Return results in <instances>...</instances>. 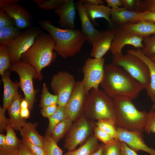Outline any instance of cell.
<instances>
[{
  "mask_svg": "<svg viewBox=\"0 0 155 155\" xmlns=\"http://www.w3.org/2000/svg\"><path fill=\"white\" fill-rule=\"evenodd\" d=\"M100 85L113 98L123 97L133 100L144 89L125 70L112 63L104 65L103 77Z\"/></svg>",
  "mask_w": 155,
  "mask_h": 155,
  "instance_id": "obj_1",
  "label": "cell"
},
{
  "mask_svg": "<svg viewBox=\"0 0 155 155\" xmlns=\"http://www.w3.org/2000/svg\"><path fill=\"white\" fill-rule=\"evenodd\" d=\"M39 25L53 37L55 42L54 50L63 58L73 57L86 41L79 30L58 28L47 20L40 21Z\"/></svg>",
  "mask_w": 155,
  "mask_h": 155,
  "instance_id": "obj_2",
  "label": "cell"
},
{
  "mask_svg": "<svg viewBox=\"0 0 155 155\" xmlns=\"http://www.w3.org/2000/svg\"><path fill=\"white\" fill-rule=\"evenodd\" d=\"M55 44L51 35L43 32L36 36L32 45L21 55L22 61L35 68L40 81L43 78L42 69L50 65L56 58V53L54 52Z\"/></svg>",
  "mask_w": 155,
  "mask_h": 155,
  "instance_id": "obj_3",
  "label": "cell"
},
{
  "mask_svg": "<svg viewBox=\"0 0 155 155\" xmlns=\"http://www.w3.org/2000/svg\"><path fill=\"white\" fill-rule=\"evenodd\" d=\"M113 98L116 113V126L129 131L144 132L148 113L137 110L130 98L123 97Z\"/></svg>",
  "mask_w": 155,
  "mask_h": 155,
  "instance_id": "obj_4",
  "label": "cell"
},
{
  "mask_svg": "<svg viewBox=\"0 0 155 155\" xmlns=\"http://www.w3.org/2000/svg\"><path fill=\"white\" fill-rule=\"evenodd\" d=\"M84 114L88 119L108 120L116 124V113L113 98L104 90L92 89L86 98Z\"/></svg>",
  "mask_w": 155,
  "mask_h": 155,
  "instance_id": "obj_5",
  "label": "cell"
},
{
  "mask_svg": "<svg viewBox=\"0 0 155 155\" xmlns=\"http://www.w3.org/2000/svg\"><path fill=\"white\" fill-rule=\"evenodd\" d=\"M113 55L112 63L123 68L133 78L147 89L150 82V73L148 67L140 58L127 52Z\"/></svg>",
  "mask_w": 155,
  "mask_h": 155,
  "instance_id": "obj_6",
  "label": "cell"
},
{
  "mask_svg": "<svg viewBox=\"0 0 155 155\" xmlns=\"http://www.w3.org/2000/svg\"><path fill=\"white\" fill-rule=\"evenodd\" d=\"M9 70L18 74L20 87L24 93V98L28 103V108L31 111L36 102V95L38 91V89L35 90L33 86V80L38 78L36 69L30 64L21 60L11 64Z\"/></svg>",
  "mask_w": 155,
  "mask_h": 155,
  "instance_id": "obj_7",
  "label": "cell"
},
{
  "mask_svg": "<svg viewBox=\"0 0 155 155\" xmlns=\"http://www.w3.org/2000/svg\"><path fill=\"white\" fill-rule=\"evenodd\" d=\"M83 114L75 121L66 134L64 148L68 151L76 149L80 145H82L93 134L95 126Z\"/></svg>",
  "mask_w": 155,
  "mask_h": 155,
  "instance_id": "obj_8",
  "label": "cell"
},
{
  "mask_svg": "<svg viewBox=\"0 0 155 155\" xmlns=\"http://www.w3.org/2000/svg\"><path fill=\"white\" fill-rule=\"evenodd\" d=\"M104 58H89L82 68L84 74L82 80L87 95L92 89H98L104 76Z\"/></svg>",
  "mask_w": 155,
  "mask_h": 155,
  "instance_id": "obj_9",
  "label": "cell"
},
{
  "mask_svg": "<svg viewBox=\"0 0 155 155\" xmlns=\"http://www.w3.org/2000/svg\"><path fill=\"white\" fill-rule=\"evenodd\" d=\"M42 32L38 27H31L22 32L15 40L6 45L11 64L21 60L22 55L31 47L36 36Z\"/></svg>",
  "mask_w": 155,
  "mask_h": 155,
  "instance_id": "obj_10",
  "label": "cell"
},
{
  "mask_svg": "<svg viewBox=\"0 0 155 155\" xmlns=\"http://www.w3.org/2000/svg\"><path fill=\"white\" fill-rule=\"evenodd\" d=\"M76 82L73 75L65 71H59L53 76L50 85L54 94L58 96V106L65 107Z\"/></svg>",
  "mask_w": 155,
  "mask_h": 155,
  "instance_id": "obj_11",
  "label": "cell"
},
{
  "mask_svg": "<svg viewBox=\"0 0 155 155\" xmlns=\"http://www.w3.org/2000/svg\"><path fill=\"white\" fill-rule=\"evenodd\" d=\"M18 0H0V9L5 12L18 29H23L31 24L32 18L30 13L18 3Z\"/></svg>",
  "mask_w": 155,
  "mask_h": 155,
  "instance_id": "obj_12",
  "label": "cell"
},
{
  "mask_svg": "<svg viewBox=\"0 0 155 155\" xmlns=\"http://www.w3.org/2000/svg\"><path fill=\"white\" fill-rule=\"evenodd\" d=\"M87 95L82 80L76 82L65 106L68 117L73 122L84 114Z\"/></svg>",
  "mask_w": 155,
  "mask_h": 155,
  "instance_id": "obj_13",
  "label": "cell"
},
{
  "mask_svg": "<svg viewBox=\"0 0 155 155\" xmlns=\"http://www.w3.org/2000/svg\"><path fill=\"white\" fill-rule=\"evenodd\" d=\"M114 27L116 31L110 49L113 55L122 53V49L125 45H132L140 49L144 47L143 37L119 27L115 26Z\"/></svg>",
  "mask_w": 155,
  "mask_h": 155,
  "instance_id": "obj_14",
  "label": "cell"
},
{
  "mask_svg": "<svg viewBox=\"0 0 155 155\" xmlns=\"http://www.w3.org/2000/svg\"><path fill=\"white\" fill-rule=\"evenodd\" d=\"M119 141L125 142L136 152L142 150L150 155H155V150L145 144L142 133L129 131L116 126Z\"/></svg>",
  "mask_w": 155,
  "mask_h": 155,
  "instance_id": "obj_15",
  "label": "cell"
},
{
  "mask_svg": "<svg viewBox=\"0 0 155 155\" xmlns=\"http://www.w3.org/2000/svg\"><path fill=\"white\" fill-rule=\"evenodd\" d=\"M114 28L110 29L103 30L99 32L92 44L90 56L95 59H100L110 50L112 43L116 33Z\"/></svg>",
  "mask_w": 155,
  "mask_h": 155,
  "instance_id": "obj_16",
  "label": "cell"
},
{
  "mask_svg": "<svg viewBox=\"0 0 155 155\" xmlns=\"http://www.w3.org/2000/svg\"><path fill=\"white\" fill-rule=\"evenodd\" d=\"M75 6L73 0H66L65 3L55 9V13L59 17L58 23L61 27L65 29H75Z\"/></svg>",
  "mask_w": 155,
  "mask_h": 155,
  "instance_id": "obj_17",
  "label": "cell"
},
{
  "mask_svg": "<svg viewBox=\"0 0 155 155\" xmlns=\"http://www.w3.org/2000/svg\"><path fill=\"white\" fill-rule=\"evenodd\" d=\"M75 6L81 21V32L85 37L86 41L92 44L99 31L97 30L92 25L82 0L78 1Z\"/></svg>",
  "mask_w": 155,
  "mask_h": 155,
  "instance_id": "obj_18",
  "label": "cell"
},
{
  "mask_svg": "<svg viewBox=\"0 0 155 155\" xmlns=\"http://www.w3.org/2000/svg\"><path fill=\"white\" fill-rule=\"evenodd\" d=\"M10 76L8 70L1 75L4 86L3 108L5 111L19 93L18 90L20 87L19 83H15L11 80Z\"/></svg>",
  "mask_w": 155,
  "mask_h": 155,
  "instance_id": "obj_19",
  "label": "cell"
},
{
  "mask_svg": "<svg viewBox=\"0 0 155 155\" xmlns=\"http://www.w3.org/2000/svg\"><path fill=\"white\" fill-rule=\"evenodd\" d=\"M84 3L86 12L90 20L95 25H97L95 19L103 18L107 20L110 27L115 26L111 20V9L108 6L103 5H96L91 4L86 0H82Z\"/></svg>",
  "mask_w": 155,
  "mask_h": 155,
  "instance_id": "obj_20",
  "label": "cell"
},
{
  "mask_svg": "<svg viewBox=\"0 0 155 155\" xmlns=\"http://www.w3.org/2000/svg\"><path fill=\"white\" fill-rule=\"evenodd\" d=\"M127 52L131 53L140 58L148 67L150 73V82L146 90L148 96L150 97L151 101L154 102L155 100V62L150 57L144 55L140 49L128 50Z\"/></svg>",
  "mask_w": 155,
  "mask_h": 155,
  "instance_id": "obj_21",
  "label": "cell"
},
{
  "mask_svg": "<svg viewBox=\"0 0 155 155\" xmlns=\"http://www.w3.org/2000/svg\"><path fill=\"white\" fill-rule=\"evenodd\" d=\"M23 98L19 93L7 109L10 123L14 130L20 131L26 123V119L20 115V104Z\"/></svg>",
  "mask_w": 155,
  "mask_h": 155,
  "instance_id": "obj_22",
  "label": "cell"
},
{
  "mask_svg": "<svg viewBox=\"0 0 155 155\" xmlns=\"http://www.w3.org/2000/svg\"><path fill=\"white\" fill-rule=\"evenodd\" d=\"M119 27L143 37L155 34V23L149 21L129 22Z\"/></svg>",
  "mask_w": 155,
  "mask_h": 155,
  "instance_id": "obj_23",
  "label": "cell"
},
{
  "mask_svg": "<svg viewBox=\"0 0 155 155\" xmlns=\"http://www.w3.org/2000/svg\"><path fill=\"white\" fill-rule=\"evenodd\" d=\"M139 12L127 10L123 7L111 9V20L115 26L120 27L129 22H135Z\"/></svg>",
  "mask_w": 155,
  "mask_h": 155,
  "instance_id": "obj_24",
  "label": "cell"
},
{
  "mask_svg": "<svg viewBox=\"0 0 155 155\" xmlns=\"http://www.w3.org/2000/svg\"><path fill=\"white\" fill-rule=\"evenodd\" d=\"M38 125L36 123L26 122L20 131L22 137L26 139L33 144L43 148L44 137L41 135L36 130Z\"/></svg>",
  "mask_w": 155,
  "mask_h": 155,
  "instance_id": "obj_25",
  "label": "cell"
},
{
  "mask_svg": "<svg viewBox=\"0 0 155 155\" xmlns=\"http://www.w3.org/2000/svg\"><path fill=\"white\" fill-rule=\"evenodd\" d=\"M100 146L98 140L93 134L78 148L68 151L63 155H91L98 150Z\"/></svg>",
  "mask_w": 155,
  "mask_h": 155,
  "instance_id": "obj_26",
  "label": "cell"
},
{
  "mask_svg": "<svg viewBox=\"0 0 155 155\" xmlns=\"http://www.w3.org/2000/svg\"><path fill=\"white\" fill-rule=\"evenodd\" d=\"M20 30L13 25L0 29V46H6L15 40L21 34Z\"/></svg>",
  "mask_w": 155,
  "mask_h": 155,
  "instance_id": "obj_27",
  "label": "cell"
},
{
  "mask_svg": "<svg viewBox=\"0 0 155 155\" xmlns=\"http://www.w3.org/2000/svg\"><path fill=\"white\" fill-rule=\"evenodd\" d=\"M73 122L71 119L68 117L55 126L51 136L57 143L67 134L73 124Z\"/></svg>",
  "mask_w": 155,
  "mask_h": 155,
  "instance_id": "obj_28",
  "label": "cell"
},
{
  "mask_svg": "<svg viewBox=\"0 0 155 155\" xmlns=\"http://www.w3.org/2000/svg\"><path fill=\"white\" fill-rule=\"evenodd\" d=\"M68 117L65 107L58 106V109L55 113L49 118V125L46 130V134L51 135L52 131L59 123Z\"/></svg>",
  "mask_w": 155,
  "mask_h": 155,
  "instance_id": "obj_29",
  "label": "cell"
},
{
  "mask_svg": "<svg viewBox=\"0 0 155 155\" xmlns=\"http://www.w3.org/2000/svg\"><path fill=\"white\" fill-rule=\"evenodd\" d=\"M44 140L43 149L45 155H63V151L51 136L45 134Z\"/></svg>",
  "mask_w": 155,
  "mask_h": 155,
  "instance_id": "obj_30",
  "label": "cell"
},
{
  "mask_svg": "<svg viewBox=\"0 0 155 155\" xmlns=\"http://www.w3.org/2000/svg\"><path fill=\"white\" fill-rule=\"evenodd\" d=\"M42 94L39 106L43 108L49 105L57 104L58 96L57 95L53 94L49 92L45 83L43 84Z\"/></svg>",
  "mask_w": 155,
  "mask_h": 155,
  "instance_id": "obj_31",
  "label": "cell"
},
{
  "mask_svg": "<svg viewBox=\"0 0 155 155\" xmlns=\"http://www.w3.org/2000/svg\"><path fill=\"white\" fill-rule=\"evenodd\" d=\"M95 124L108 134L114 140L119 141L118 134L115 123L108 120H99L97 121Z\"/></svg>",
  "mask_w": 155,
  "mask_h": 155,
  "instance_id": "obj_32",
  "label": "cell"
},
{
  "mask_svg": "<svg viewBox=\"0 0 155 155\" xmlns=\"http://www.w3.org/2000/svg\"><path fill=\"white\" fill-rule=\"evenodd\" d=\"M11 64L9 54L6 46H0V74L3 75Z\"/></svg>",
  "mask_w": 155,
  "mask_h": 155,
  "instance_id": "obj_33",
  "label": "cell"
},
{
  "mask_svg": "<svg viewBox=\"0 0 155 155\" xmlns=\"http://www.w3.org/2000/svg\"><path fill=\"white\" fill-rule=\"evenodd\" d=\"M14 130L10 124L7 125L6 129V144L7 147H19L21 142V140L17 137Z\"/></svg>",
  "mask_w": 155,
  "mask_h": 155,
  "instance_id": "obj_34",
  "label": "cell"
},
{
  "mask_svg": "<svg viewBox=\"0 0 155 155\" xmlns=\"http://www.w3.org/2000/svg\"><path fill=\"white\" fill-rule=\"evenodd\" d=\"M144 47L141 49L145 55L150 57L155 55V34L144 37Z\"/></svg>",
  "mask_w": 155,
  "mask_h": 155,
  "instance_id": "obj_35",
  "label": "cell"
},
{
  "mask_svg": "<svg viewBox=\"0 0 155 155\" xmlns=\"http://www.w3.org/2000/svg\"><path fill=\"white\" fill-rule=\"evenodd\" d=\"M66 0H34L33 1L42 9L49 10L55 9L65 3Z\"/></svg>",
  "mask_w": 155,
  "mask_h": 155,
  "instance_id": "obj_36",
  "label": "cell"
},
{
  "mask_svg": "<svg viewBox=\"0 0 155 155\" xmlns=\"http://www.w3.org/2000/svg\"><path fill=\"white\" fill-rule=\"evenodd\" d=\"M155 10V0H137L136 11Z\"/></svg>",
  "mask_w": 155,
  "mask_h": 155,
  "instance_id": "obj_37",
  "label": "cell"
},
{
  "mask_svg": "<svg viewBox=\"0 0 155 155\" xmlns=\"http://www.w3.org/2000/svg\"><path fill=\"white\" fill-rule=\"evenodd\" d=\"M102 155H121L118 141L114 140L108 144H104Z\"/></svg>",
  "mask_w": 155,
  "mask_h": 155,
  "instance_id": "obj_38",
  "label": "cell"
},
{
  "mask_svg": "<svg viewBox=\"0 0 155 155\" xmlns=\"http://www.w3.org/2000/svg\"><path fill=\"white\" fill-rule=\"evenodd\" d=\"M93 132L94 135L104 144H108L114 140L108 134L96 125L94 127Z\"/></svg>",
  "mask_w": 155,
  "mask_h": 155,
  "instance_id": "obj_39",
  "label": "cell"
},
{
  "mask_svg": "<svg viewBox=\"0 0 155 155\" xmlns=\"http://www.w3.org/2000/svg\"><path fill=\"white\" fill-rule=\"evenodd\" d=\"M144 131L148 135L151 132L155 133V111L152 109L148 113V120Z\"/></svg>",
  "mask_w": 155,
  "mask_h": 155,
  "instance_id": "obj_40",
  "label": "cell"
},
{
  "mask_svg": "<svg viewBox=\"0 0 155 155\" xmlns=\"http://www.w3.org/2000/svg\"><path fill=\"white\" fill-rule=\"evenodd\" d=\"M21 141L33 155H45L43 148L33 144L24 138L22 137Z\"/></svg>",
  "mask_w": 155,
  "mask_h": 155,
  "instance_id": "obj_41",
  "label": "cell"
},
{
  "mask_svg": "<svg viewBox=\"0 0 155 155\" xmlns=\"http://www.w3.org/2000/svg\"><path fill=\"white\" fill-rule=\"evenodd\" d=\"M142 21H147L155 23V10L139 12L135 22Z\"/></svg>",
  "mask_w": 155,
  "mask_h": 155,
  "instance_id": "obj_42",
  "label": "cell"
},
{
  "mask_svg": "<svg viewBox=\"0 0 155 155\" xmlns=\"http://www.w3.org/2000/svg\"><path fill=\"white\" fill-rule=\"evenodd\" d=\"M10 25L15 26L13 22L7 14L0 9V29Z\"/></svg>",
  "mask_w": 155,
  "mask_h": 155,
  "instance_id": "obj_43",
  "label": "cell"
},
{
  "mask_svg": "<svg viewBox=\"0 0 155 155\" xmlns=\"http://www.w3.org/2000/svg\"><path fill=\"white\" fill-rule=\"evenodd\" d=\"M58 108L57 104L49 105L42 108L40 110V113L43 117L49 119L55 113Z\"/></svg>",
  "mask_w": 155,
  "mask_h": 155,
  "instance_id": "obj_44",
  "label": "cell"
},
{
  "mask_svg": "<svg viewBox=\"0 0 155 155\" xmlns=\"http://www.w3.org/2000/svg\"><path fill=\"white\" fill-rule=\"evenodd\" d=\"M5 110L2 107H0V131L1 133L6 130V127L10 124L9 119L7 118L5 116Z\"/></svg>",
  "mask_w": 155,
  "mask_h": 155,
  "instance_id": "obj_45",
  "label": "cell"
},
{
  "mask_svg": "<svg viewBox=\"0 0 155 155\" xmlns=\"http://www.w3.org/2000/svg\"><path fill=\"white\" fill-rule=\"evenodd\" d=\"M121 155H138L125 142L118 141Z\"/></svg>",
  "mask_w": 155,
  "mask_h": 155,
  "instance_id": "obj_46",
  "label": "cell"
},
{
  "mask_svg": "<svg viewBox=\"0 0 155 155\" xmlns=\"http://www.w3.org/2000/svg\"><path fill=\"white\" fill-rule=\"evenodd\" d=\"M123 7L129 11H136L137 0H120Z\"/></svg>",
  "mask_w": 155,
  "mask_h": 155,
  "instance_id": "obj_47",
  "label": "cell"
},
{
  "mask_svg": "<svg viewBox=\"0 0 155 155\" xmlns=\"http://www.w3.org/2000/svg\"><path fill=\"white\" fill-rule=\"evenodd\" d=\"M19 147L0 148V155H18Z\"/></svg>",
  "mask_w": 155,
  "mask_h": 155,
  "instance_id": "obj_48",
  "label": "cell"
},
{
  "mask_svg": "<svg viewBox=\"0 0 155 155\" xmlns=\"http://www.w3.org/2000/svg\"><path fill=\"white\" fill-rule=\"evenodd\" d=\"M18 155H33L27 147L22 142L19 145Z\"/></svg>",
  "mask_w": 155,
  "mask_h": 155,
  "instance_id": "obj_49",
  "label": "cell"
},
{
  "mask_svg": "<svg viewBox=\"0 0 155 155\" xmlns=\"http://www.w3.org/2000/svg\"><path fill=\"white\" fill-rule=\"evenodd\" d=\"M108 6L114 9L119 7H123L120 0H105Z\"/></svg>",
  "mask_w": 155,
  "mask_h": 155,
  "instance_id": "obj_50",
  "label": "cell"
},
{
  "mask_svg": "<svg viewBox=\"0 0 155 155\" xmlns=\"http://www.w3.org/2000/svg\"><path fill=\"white\" fill-rule=\"evenodd\" d=\"M30 110L28 108H21L20 110V115L21 117L25 119L28 118L30 116Z\"/></svg>",
  "mask_w": 155,
  "mask_h": 155,
  "instance_id": "obj_51",
  "label": "cell"
},
{
  "mask_svg": "<svg viewBox=\"0 0 155 155\" xmlns=\"http://www.w3.org/2000/svg\"><path fill=\"white\" fill-rule=\"evenodd\" d=\"M7 147L6 144V135L0 133V148Z\"/></svg>",
  "mask_w": 155,
  "mask_h": 155,
  "instance_id": "obj_52",
  "label": "cell"
},
{
  "mask_svg": "<svg viewBox=\"0 0 155 155\" xmlns=\"http://www.w3.org/2000/svg\"><path fill=\"white\" fill-rule=\"evenodd\" d=\"M86 1L91 4L96 5H103L104 2L102 0H86Z\"/></svg>",
  "mask_w": 155,
  "mask_h": 155,
  "instance_id": "obj_53",
  "label": "cell"
},
{
  "mask_svg": "<svg viewBox=\"0 0 155 155\" xmlns=\"http://www.w3.org/2000/svg\"><path fill=\"white\" fill-rule=\"evenodd\" d=\"M104 146V144H101L98 150L91 155H102Z\"/></svg>",
  "mask_w": 155,
  "mask_h": 155,
  "instance_id": "obj_54",
  "label": "cell"
},
{
  "mask_svg": "<svg viewBox=\"0 0 155 155\" xmlns=\"http://www.w3.org/2000/svg\"><path fill=\"white\" fill-rule=\"evenodd\" d=\"M21 108H28V104L27 101L25 99L23 98L20 104Z\"/></svg>",
  "mask_w": 155,
  "mask_h": 155,
  "instance_id": "obj_55",
  "label": "cell"
},
{
  "mask_svg": "<svg viewBox=\"0 0 155 155\" xmlns=\"http://www.w3.org/2000/svg\"><path fill=\"white\" fill-rule=\"evenodd\" d=\"M150 58L154 62H155V55H152L150 57Z\"/></svg>",
  "mask_w": 155,
  "mask_h": 155,
  "instance_id": "obj_56",
  "label": "cell"
},
{
  "mask_svg": "<svg viewBox=\"0 0 155 155\" xmlns=\"http://www.w3.org/2000/svg\"><path fill=\"white\" fill-rule=\"evenodd\" d=\"M153 103L152 106V109L155 111V100L153 102Z\"/></svg>",
  "mask_w": 155,
  "mask_h": 155,
  "instance_id": "obj_57",
  "label": "cell"
}]
</instances>
